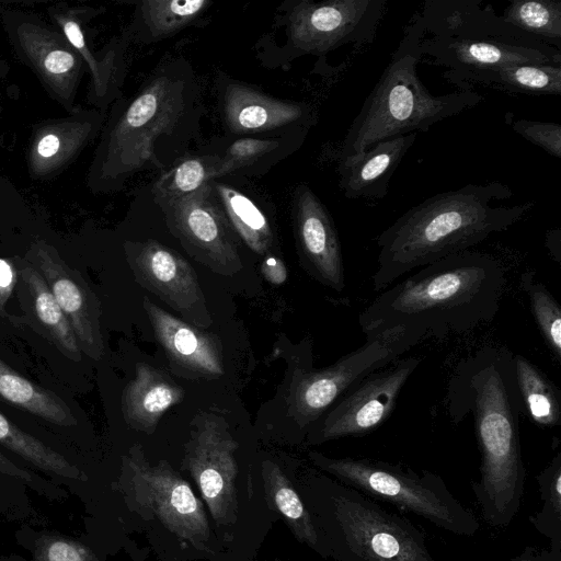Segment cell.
I'll use <instances>...</instances> for the list:
<instances>
[{
	"label": "cell",
	"instance_id": "cell-1",
	"mask_svg": "<svg viewBox=\"0 0 561 561\" xmlns=\"http://www.w3.org/2000/svg\"><path fill=\"white\" fill-rule=\"evenodd\" d=\"M108 110L87 172L92 194L118 192L135 174L164 172L184 157L198 133L199 85L188 61L170 59Z\"/></svg>",
	"mask_w": 561,
	"mask_h": 561
},
{
	"label": "cell",
	"instance_id": "cell-2",
	"mask_svg": "<svg viewBox=\"0 0 561 561\" xmlns=\"http://www.w3.org/2000/svg\"><path fill=\"white\" fill-rule=\"evenodd\" d=\"M447 410L455 424L472 413L480 467L471 490L484 522L507 527L519 511L527 476L513 353L486 345L461 362L449 381Z\"/></svg>",
	"mask_w": 561,
	"mask_h": 561
},
{
	"label": "cell",
	"instance_id": "cell-3",
	"mask_svg": "<svg viewBox=\"0 0 561 561\" xmlns=\"http://www.w3.org/2000/svg\"><path fill=\"white\" fill-rule=\"evenodd\" d=\"M504 285V270L494 256L466 250L382 290L358 316V323L365 336L394 327L426 337L467 333L494 319Z\"/></svg>",
	"mask_w": 561,
	"mask_h": 561
},
{
	"label": "cell",
	"instance_id": "cell-4",
	"mask_svg": "<svg viewBox=\"0 0 561 561\" xmlns=\"http://www.w3.org/2000/svg\"><path fill=\"white\" fill-rule=\"evenodd\" d=\"M512 196V188L500 181L470 183L411 207L377 237L374 291L385 290L412 270L469 250L491 234L507 230L536 204L529 201L494 205Z\"/></svg>",
	"mask_w": 561,
	"mask_h": 561
},
{
	"label": "cell",
	"instance_id": "cell-5",
	"mask_svg": "<svg viewBox=\"0 0 561 561\" xmlns=\"http://www.w3.org/2000/svg\"><path fill=\"white\" fill-rule=\"evenodd\" d=\"M424 35L423 20L416 12L348 128L339 158L363 152L380 140L425 133L434 124L459 115L483 100L473 89L444 95H433L427 90L416 73Z\"/></svg>",
	"mask_w": 561,
	"mask_h": 561
},
{
	"label": "cell",
	"instance_id": "cell-6",
	"mask_svg": "<svg viewBox=\"0 0 561 561\" xmlns=\"http://www.w3.org/2000/svg\"><path fill=\"white\" fill-rule=\"evenodd\" d=\"M420 14L422 57L459 75L506 65L561 67V50L506 23L481 0H427Z\"/></svg>",
	"mask_w": 561,
	"mask_h": 561
},
{
	"label": "cell",
	"instance_id": "cell-7",
	"mask_svg": "<svg viewBox=\"0 0 561 561\" xmlns=\"http://www.w3.org/2000/svg\"><path fill=\"white\" fill-rule=\"evenodd\" d=\"M319 526L339 561H437L409 518L339 481H329Z\"/></svg>",
	"mask_w": 561,
	"mask_h": 561
},
{
	"label": "cell",
	"instance_id": "cell-8",
	"mask_svg": "<svg viewBox=\"0 0 561 561\" xmlns=\"http://www.w3.org/2000/svg\"><path fill=\"white\" fill-rule=\"evenodd\" d=\"M310 460L339 482L365 495L417 515L458 536H473L479 520L453 495L443 478L401 463L363 457L334 458L318 451Z\"/></svg>",
	"mask_w": 561,
	"mask_h": 561
},
{
	"label": "cell",
	"instance_id": "cell-9",
	"mask_svg": "<svg viewBox=\"0 0 561 561\" xmlns=\"http://www.w3.org/2000/svg\"><path fill=\"white\" fill-rule=\"evenodd\" d=\"M425 337L421 332L394 327L367 335L362 346L330 366L298 369L287 398L289 415L300 428L311 426L356 382Z\"/></svg>",
	"mask_w": 561,
	"mask_h": 561
},
{
	"label": "cell",
	"instance_id": "cell-10",
	"mask_svg": "<svg viewBox=\"0 0 561 561\" xmlns=\"http://www.w3.org/2000/svg\"><path fill=\"white\" fill-rule=\"evenodd\" d=\"M0 22L16 58L67 113L75 111L87 67L66 36L37 14L4 3Z\"/></svg>",
	"mask_w": 561,
	"mask_h": 561
},
{
	"label": "cell",
	"instance_id": "cell-11",
	"mask_svg": "<svg viewBox=\"0 0 561 561\" xmlns=\"http://www.w3.org/2000/svg\"><path fill=\"white\" fill-rule=\"evenodd\" d=\"M387 0L294 2L285 16L286 44L294 56L324 55L347 44L374 42Z\"/></svg>",
	"mask_w": 561,
	"mask_h": 561
},
{
	"label": "cell",
	"instance_id": "cell-12",
	"mask_svg": "<svg viewBox=\"0 0 561 561\" xmlns=\"http://www.w3.org/2000/svg\"><path fill=\"white\" fill-rule=\"evenodd\" d=\"M420 362L414 356L396 359L360 379L311 425L310 442L360 437L377 430L394 411Z\"/></svg>",
	"mask_w": 561,
	"mask_h": 561
},
{
	"label": "cell",
	"instance_id": "cell-13",
	"mask_svg": "<svg viewBox=\"0 0 561 561\" xmlns=\"http://www.w3.org/2000/svg\"><path fill=\"white\" fill-rule=\"evenodd\" d=\"M171 232L201 262L230 275L242 267L236 233L210 185L173 201L157 203Z\"/></svg>",
	"mask_w": 561,
	"mask_h": 561
},
{
	"label": "cell",
	"instance_id": "cell-14",
	"mask_svg": "<svg viewBox=\"0 0 561 561\" xmlns=\"http://www.w3.org/2000/svg\"><path fill=\"white\" fill-rule=\"evenodd\" d=\"M99 9L72 5L66 2L47 8V14L83 59L90 77L88 103L100 111L108 112L111 105L122 95L121 89L126 75L125 54L131 42L127 28L102 49L92 44L89 22L98 15Z\"/></svg>",
	"mask_w": 561,
	"mask_h": 561
},
{
	"label": "cell",
	"instance_id": "cell-15",
	"mask_svg": "<svg viewBox=\"0 0 561 561\" xmlns=\"http://www.w3.org/2000/svg\"><path fill=\"white\" fill-rule=\"evenodd\" d=\"M237 442L216 417L202 419L187 444L185 461L213 518L230 524L236 518Z\"/></svg>",
	"mask_w": 561,
	"mask_h": 561
},
{
	"label": "cell",
	"instance_id": "cell-16",
	"mask_svg": "<svg viewBox=\"0 0 561 561\" xmlns=\"http://www.w3.org/2000/svg\"><path fill=\"white\" fill-rule=\"evenodd\" d=\"M126 254L135 277L144 287L194 324L210 323L197 276L183 256L156 240L129 242Z\"/></svg>",
	"mask_w": 561,
	"mask_h": 561
},
{
	"label": "cell",
	"instance_id": "cell-17",
	"mask_svg": "<svg viewBox=\"0 0 561 561\" xmlns=\"http://www.w3.org/2000/svg\"><path fill=\"white\" fill-rule=\"evenodd\" d=\"M224 126L231 135L306 134L314 122L310 105L284 101L230 78L220 79Z\"/></svg>",
	"mask_w": 561,
	"mask_h": 561
},
{
	"label": "cell",
	"instance_id": "cell-18",
	"mask_svg": "<svg viewBox=\"0 0 561 561\" xmlns=\"http://www.w3.org/2000/svg\"><path fill=\"white\" fill-rule=\"evenodd\" d=\"M139 501L174 535L202 548L209 538L203 504L190 484L168 465L150 467L134 456L129 460Z\"/></svg>",
	"mask_w": 561,
	"mask_h": 561
},
{
	"label": "cell",
	"instance_id": "cell-19",
	"mask_svg": "<svg viewBox=\"0 0 561 561\" xmlns=\"http://www.w3.org/2000/svg\"><path fill=\"white\" fill-rule=\"evenodd\" d=\"M107 112L77 108L66 116L33 125L25 152L32 180L50 181L67 170L104 126Z\"/></svg>",
	"mask_w": 561,
	"mask_h": 561
},
{
	"label": "cell",
	"instance_id": "cell-20",
	"mask_svg": "<svg viewBox=\"0 0 561 561\" xmlns=\"http://www.w3.org/2000/svg\"><path fill=\"white\" fill-rule=\"evenodd\" d=\"M25 259L46 282L73 330L81 352L93 359H100L103 355V340L95 295L81 276L62 261L56 249L45 241L32 242Z\"/></svg>",
	"mask_w": 561,
	"mask_h": 561
},
{
	"label": "cell",
	"instance_id": "cell-21",
	"mask_svg": "<svg viewBox=\"0 0 561 561\" xmlns=\"http://www.w3.org/2000/svg\"><path fill=\"white\" fill-rule=\"evenodd\" d=\"M294 226L300 257L308 272L323 285L342 291L345 273L342 247L334 221L309 186L294 193Z\"/></svg>",
	"mask_w": 561,
	"mask_h": 561
},
{
	"label": "cell",
	"instance_id": "cell-22",
	"mask_svg": "<svg viewBox=\"0 0 561 561\" xmlns=\"http://www.w3.org/2000/svg\"><path fill=\"white\" fill-rule=\"evenodd\" d=\"M144 308L158 342L173 364L202 376L224 374L220 346L214 336L172 316L147 297Z\"/></svg>",
	"mask_w": 561,
	"mask_h": 561
},
{
	"label": "cell",
	"instance_id": "cell-23",
	"mask_svg": "<svg viewBox=\"0 0 561 561\" xmlns=\"http://www.w3.org/2000/svg\"><path fill=\"white\" fill-rule=\"evenodd\" d=\"M416 133L380 140L363 152L339 158V184L350 199H380L416 139Z\"/></svg>",
	"mask_w": 561,
	"mask_h": 561
},
{
	"label": "cell",
	"instance_id": "cell-24",
	"mask_svg": "<svg viewBox=\"0 0 561 561\" xmlns=\"http://www.w3.org/2000/svg\"><path fill=\"white\" fill-rule=\"evenodd\" d=\"M183 397V388L164 371L140 364L135 379L123 393L125 420L138 430L151 432L164 412L181 402Z\"/></svg>",
	"mask_w": 561,
	"mask_h": 561
},
{
	"label": "cell",
	"instance_id": "cell-25",
	"mask_svg": "<svg viewBox=\"0 0 561 561\" xmlns=\"http://www.w3.org/2000/svg\"><path fill=\"white\" fill-rule=\"evenodd\" d=\"M447 81L460 90H472L482 84L508 93L529 95H561V67L550 64H517L444 75Z\"/></svg>",
	"mask_w": 561,
	"mask_h": 561
},
{
	"label": "cell",
	"instance_id": "cell-26",
	"mask_svg": "<svg viewBox=\"0 0 561 561\" xmlns=\"http://www.w3.org/2000/svg\"><path fill=\"white\" fill-rule=\"evenodd\" d=\"M20 294L26 299L35 322L68 357L79 360L81 350L73 330L38 271L26 260H18Z\"/></svg>",
	"mask_w": 561,
	"mask_h": 561
},
{
	"label": "cell",
	"instance_id": "cell-27",
	"mask_svg": "<svg viewBox=\"0 0 561 561\" xmlns=\"http://www.w3.org/2000/svg\"><path fill=\"white\" fill-rule=\"evenodd\" d=\"M211 5L208 0H144L127 27L131 42L157 43L194 23Z\"/></svg>",
	"mask_w": 561,
	"mask_h": 561
},
{
	"label": "cell",
	"instance_id": "cell-28",
	"mask_svg": "<svg viewBox=\"0 0 561 561\" xmlns=\"http://www.w3.org/2000/svg\"><path fill=\"white\" fill-rule=\"evenodd\" d=\"M262 476L268 501L284 517L294 535L317 552H330L316 518L278 466L270 460L263 461Z\"/></svg>",
	"mask_w": 561,
	"mask_h": 561
},
{
	"label": "cell",
	"instance_id": "cell-29",
	"mask_svg": "<svg viewBox=\"0 0 561 561\" xmlns=\"http://www.w3.org/2000/svg\"><path fill=\"white\" fill-rule=\"evenodd\" d=\"M217 201L239 239L253 252L265 254L274 236L262 209L243 192L226 183L210 182Z\"/></svg>",
	"mask_w": 561,
	"mask_h": 561
},
{
	"label": "cell",
	"instance_id": "cell-30",
	"mask_svg": "<svg viewBox=\"0 0 561 561\" xmlns=\"http://www.w3.org/2000/svg\"><path fill=\"white\" fill-rule=\"evenodd\" d=\"M513 366L523 413L538 426L559 425L561 393L557 385L520 354H513Z\"/></svg>",
	"mask_w": 561,
	"mask_h": 561
},
{
	"label": "cell",
	"instance_id": "cell-31",
	"mask_svg": "<svg viewBox=\"0 0 561 561\" xmlns=\"http://www.w3.org/2000/svg\"><path fill=\"white\" fill-rule=\"evenodd\" d=\"M0 398L39 419L62 426L76 425V419L55 392L26 379L0 359Z\"/></svg>",
	"mask_w": 561,
	"mask_h": 561
},
{
	"label": "cell",
	"instance_id": "cell-32",
	"mask_svg": "<svg viewBox=\"0 0 561 561\" xmlns=\"http://www.w3.org/2000/svg\"><path fill=\"white\" fill-rule=\"evenodd\" d=\"M218 162L219 154L182 157L153 184L156 203L188 196L214 181Z\"/></svg>",
	"mask_w": 561,
	"mask_h": 561
},
{
	"label": "cell",
	"instance_id": "cell-33",
	"mask_svg": "<svg viewBox=\"0 0 561 561\" xmlns=\"http://www.w3.org/2000/svg\"><path fill=\"white\" fill-rule=\"evenodd\" d=\"M501 18L515 28L561 50L560 0H512Z\"/></svg>",
	"mask_w": 561,
	"mask_h": 561
},
{
	"label": "cell",
	"instance_id": "cell-34",
	"mask_svg": "<svg viewBox=\"0 0 561 561\" xmlns=\"http://www.w3.org/2000/svg\"><path fill=\"white\" fill-rule=\"evenodd\" d=\"M0 445L30 463L49 473L69 479H81V471L62 455L22 431L0 413Z\"/></svg>",
	"mask_w": 561,
	"mask_h": 561
},
{
	"label": "cell",
	"instance_id": "cell-35",
	"mask_svg": "<svg viewBox=\"0 0 561 561\" xmlns=\"http://www.w3.org/2000/svg\"><path fill=\"white\" fill-rule=\"evenodd\" d=\"M542 503L529 523L549 539L550 549L561 552V451L536 476Z\"/></svg>",
	"mask_w": 561,
	"mask_h": 561
},
{
	"label": "cell",
	"instance_id": "cell-36",
	"mask_svg": "<svg viewBox=\"0 0 561 561\" xmlns=\"http://www.w3.org/2000/svg\"><path fill=\"white\" fill-rule=\"evenodd\" d=\"M519 285L528 297L530 312L546 345L557 362L561 363V308L558 300L535 272L522 273Z\"/></svg>",
	"mask_w": 561,
	"mask_h": 561
},
{
	"label": "cell",
	"instance_id": "cell-37",
	"mask_svg": "<svg viewBox=\"0 0 561 561\" xmlns=\"http://www.w3.org/2000/svg\"><path fill=\"white\" fill-rule=\"evenodd\" d=\"M285 135L236 139L227 147L224 154L219 156L214 180L259 167L267 157L275 158L282 149H285Z\"/></svg>",
	"mask_w": 561,
	"mask_h": 561
},
{
	"label": "cell",
	"instance_id": "cell-38",
	"mask_svg": "<svg viewBox=\"0 0 561 561\" xmlns=\"http://www.w3.org/2000/svg\"><path fill=\"white\" fill-rule=\"evenodd\" d=\"M505 122L516 134L529 142L540 147L554 158H561V125L559 123L516 119L512 113L505 114Z\"/></svg>",
	"mask_w": 561,
	"mask_h": 561
},
{
	"label": "cell",
	"instance_id": "cell-39",
	"mask_svg": "<svg viewBox=\"0 0 561 561\" xmlns=\"http://www.w3.org/2000/svg\"><path fill=\"white\" fill-rule=\"evenodd\" d=\"M33 220L26 199L0 170V229L25 227Z\"/></svg>",
	"mask_w": 561,
	"mask_h": 561
},
{
	"label": "cell",
	"instance_id": "cell-40",
	"mask_svg": "<svg viewBox=\"0 0 561 561\" xmlns=\"http://www.w3.org/2000/svg\"><path fill=\"white\" fill-rule=\"evenodd\" d=\"M41 558L43 561H89L88 552L82 547L64 539L48 543Z\"/></svg>",
	"mask_w": 561,
	"mask_h": 561
},
{
	"label": "cell",
	"instance_id": "cell-41",
	"mask_svg": "<svg viewBox=\"0 0 561 561\" xmlns=\"http://www.w3.org/2000/svg\"><path fill=\"white\" fill-rule=\"evenodd\" d=\"M18 267L10 260L0 257V317H8L4 305L18 284Z\"/></svg>",
	"mask_w": 561,
	"mask_h": 561
},
{
	"label": "cell",
	"instance_id": "cell-42",
	"mask_svg": "<svg viewBox=\"0 0 561 561\" xmlns=\"http://www.w3.org/2000/svg\"><path fill=\"white\" fill-rule=\"evenodd\" d=\"M507 561H561V552L550 548L528 546Z\"/></svg>",
	"mask_w": 561,
	"mask_h": 561
},
{
	"label": "cell",
	"instance_id": "cell-43",
	"mask_svg": "<svg viewBox=\"0 0 561 561\" xmlns=\"http://www.w3.org/2000/svg\"><path fill=\"white\" fill-rule=\"evenodd\" d=\"M266 278L274 284L283 283L286 278V270L283 262L275 256H267L262 265Z\"/></svg>",
	"mask_w": 561,
	"mask_h": 561
},
{
	"label": "cell",
	"instance_id": "cell-44",
	"mask_svg": "<svg viewBox=\"0 0 561 561\" xmlns=\"http://www.w3.org/2000/svg\"><path fill=\"white\" fill-rule=\"evenodd\" d=\"M545 245L550 256L561 264V230L559 228L550 229L546 232Z\"/></svg>",
	"mask_w": 561,
	"mask_h": 561
},
{
	"label": "cell",
	"instance_id": "cell-45",
	"mask_svg": "<svg viewBox=\"0 0 561 561\" xmlns=\"http://www.w3.org/2000/svg\"><path fill=\"white\" fill-rule=\"evenodd\" d=\"M0 472L9 474V476H13L15 478H20L23 480L32 481V477L26 470L18 467L10 459H8L2 453H0Z\"/></svg>",
	"mask_w": 561,
	"mask_h": 561
},
{
	"label": "cell",
	"instance_id": "cell-46",
	"mask_svg": "<svg viewBox=\"0 0 561 561\" xmlns=\"http://www.w3.org/2000/svg\"><path fill=\"white\" fill-rule=\"evenodd\" d=\"M2 112V104H1V100H0V114Z\"/></svg>",
	"mask_w": 561,
	"mask_h": 561
}]
</instances>
